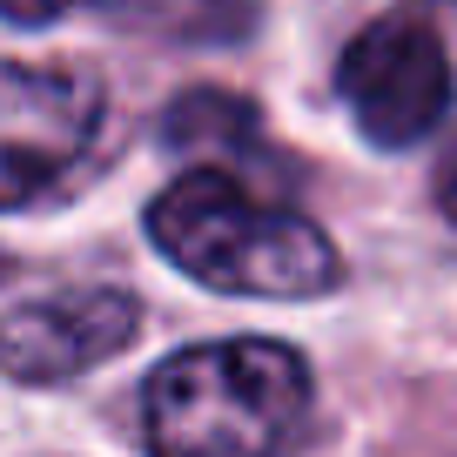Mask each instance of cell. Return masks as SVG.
<instances>
[{
	"mask_svg": "<svg viewBox=\"0 0 457 457\" xmlns=\"http://www.w3.org/2000/svg\"><path fill=\"white\" fill-rule=\"evenodd\" d=\"M256 114L228 95H182L169 108V142L175 148H256Z\"/></svg>",
	"mask_w": 457,
	"mask_h": 457,
	"instance_id": "6",
	"label": "cell"
},
{
	"mask_svg": "<svg viewBox=\"0 0 457 457\" xmlns=\"http://www.w3.org/2000/svg\"><path fill=\"white\" fill-rule=\"evenodd\" d=\"M437 209L457 222V148L444 155V169H437Z\"/></svg>",
	"mask_w": 457,
	"mask_h": 457,
	"instance_id": "8",
	"label": "cell"
},
{
	"mask_svg": "<svg viewBox=\"0 0 457 457\" xmlns=\"http://www.w3.org/2000/svg\"><path fill=\"white\" fill-rule=\"evenodd\" d=\"M101 135V87L74 68L0 61V209L47 195Z\"/></svg>",
	"mask_w": 457,
	"mask_h": 457,
	"instance_id": "4",
	"label": "cell"
},
{
	"mask_svg": "<svg viewBox=\"0 0 457 457\" xmlns=\"http://www.w3.org/2000/svg\"><path fill=\"white\" fill-rule=\"evenodd\" d=\"M337 95L363 142L417 148L451 114V54L424 21H377L337 61Z\"/></svg>",
	"mask_w": 457,
	"mask_h": 457,
	"instance_id": "3",
	"label": "cell"
},
{
	"mask_svg": "<svg viewBox=\"0 0 457 457\" xmlns=\"http://www.w3.org/2000/svg\"><path fill=\"white\" fill-rule=\"evenodd\" d=\"M68 7H81V0H0V21H14V28H47V21H61Z\"/></svg>",
	"mask_w": 457,
	"mask_h": 457,
	"instance_id": "7",
	"label": "cell"
},
{
	"mask_svg": "<svg viewBox=\"0 0 457 457\" xmlns=\"http://www.w3.org/2000/svg\"><path fill=\"white\" fill-rule=\"evenodd\" d=\"M135 329H142V310L121 289H68L47 303L0 310V377L68 384V377L108 363L114 350H129Z\"/></svg>",
	"mask_w": 457,
	"mask_h": 457,
	"instance_id": "5",
	"label": "cell"
},
{
	"mask_svg": "<svg viewBox=\"0 0 457 457\" xmlns=\"http://www.w3.org/2000/svg\"><path fill=\"white\" fill-rule=\"evenodd\" d=\"M148 236H155V249L188 283L222 289V296L303 303V296L337 289V276H343L337 243H329L310 215L249 195V188L228 182L222 169L175 175V182L148 202Z\"/></svg>",
	"mask_w": 457,
	"mask_h": 457,
	"instance_id": "1",
	"label": "cell"
},
{
	"mask_svg": "<svg viewBox=\"0 0 457 457\" xmlns=\"http://www.w3.org/2000/svg\"><path fill=\"white\" fill-rule=\"evenodd\" d=\"M310 417V370L276 337L188 343L155 363L142 390V430L175 457H256L289 444Z\"/></svg>",
	"mask_w": 457,
	"mask_h": 457,
	"instance_id": "2",
	"label": "cell"
}]
</instances>
